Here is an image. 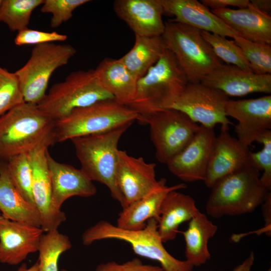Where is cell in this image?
Listing matches in <instances>:
<instances>
[{"label": "cell", "instance_id": "cell-31", "mask_svg": "<svg viewBox=\"0 0 271 271\" xmlns=\"http://www.w3.org/2000/svg\"><path fill=\"white\" fill-rule=\"evenodd\" d=\"M6 165L18 191L27 201L35 206L32 192L33 170L29 153L11 157L8 159Z\"/></svg>", "mask_w": 271, "mask_h": 271}, {"label": "cell", "instance_id": "cell-29", "mask_svg": "<svg viewBox=\"0 0 271 271\" xmlns=\"http://www.w3.org/2000/svg\"><path fill=\"white\" fill-rule=\"evenodd\" d=\"M42 235L38 249V271H58L60 255L72 247L69 237L57 229Z\"/></svg>", "mask_w": 271, "mask_h": 271}, {"label": "cell", "instance_id": "cell-2", "mask_svg": "<svg viewBox=\"0 0 271 271\" xmlns=\"http://www.w3.org/2000/svg\"><path fill=\"white\" fill-rule=\"evenodd\" d=\"M188 83L174 55L167 49L160 60L137 81L132 101L127 105L139 114L137 120L170 108Z\"/></svg>", "mask_w": 271, "mask_h": 271}, {"label": "cell", "instance_id": "cell-46", "mask_svg": "<svg viewBox=\"0 0 271 271\" xmlns=\"http://www.w3.org/2000/svg\"><path fill=\"white\" fill-rule=\"evenodd\" d=\"M2 0H0V5H1V4L2 3Z\"/></svg>", "mask_w": 271, "mask_h": 271}, {"label": "cell", "instance_id": "cell-9", "mask_svg": "<svg viewBox=\"0 0 271 271\" xmlns=\"http://www.w3.org/2000/svg\"><path fill=\"white\" fill-rule=\"evenodd\" d=\"M76 53V49L69 44L47 43L36 45L27 63L15 72L25 101L38 104L46 94L53 73L66 65Z\"/></svg>", "mask_w": 271, "mask_h": 271}, {"label": "cell", "instance_id": "cell-43", "mask_svg": "<svg viewBox=\"0 0 271 271\" xmlns=\"http://www.w3.org/2000/svg\"><path fill=\"white\" fill-rule=\"evenodd\" d=\"M39 263L37 261L30 267L26 263H23L16 271H38Z\"/></svg>", "mask_w": 271, "mask_h": 271}, {"label": "cell", "instance_id": "cell-19", "mask_svg": "<svg viewBox=\"0 0 271 271\" xmlns=\"http://www.w3.org/2000/svg\"><path fill=\"white\" fill-rule=\"evenodd\" d=\"M113 10L135 35L159 36L164 33V12L161 0H116Z\"/></svg>", "mask_w": 271, "mask_h": 271}, {"label": "cell", "instance_id": "cell-5", "mask_svg": "<svg viewBox=\"0 0 271 271\" xmlns=\"http://www.w3.org/2000/svg\"><path fill=\"white\" fill-rule=\"evenodd\" d=\"M129 126L106 132L74 138L80 169L92 181L105 185L111 196L123 208L124 201L115 181L118 142Z\"/></svg>", "mask_w": 271, "mask_h": 271}, {"label": "cell", "instance_id": "cell-26", "mask_svg": "<svg viewBox=\"0 0 271 271\" xmlns=\"http://www.w3.org/2000/svg\"><path fill=\"white\" fill-rule=\"evenodd\" d=\"M199 210L190 195L174 190L165 197L160 210L158 230L163 242L174 240L179 226L189 221Z\"/></svg>", "mask_w": 271, "mask_h": 271}, {"label": "cell", "instance_id": "cell-4", "mask_svg": "<svg viewBox=\"0 0 271 271\" xmlns=\"http://www.w3.org/2000/svg\"><path fill=\"white\" fill-rule=\"evenodd\" d=\"M158 223L151 218L144 228L128 230L100 220L84 231L82 242L89 246L103 239L123 241L129 244L136 254L159 262L164 271H191L194 266L189 262L177 259L167 251L158 232Z\"/></svg>", "mask_w": 271, "mask_h": 271}, {"label": "cell", "instance_id": "cell-23", "mask_svg": "<svg viewBox=\"0 0 271 271\" xmlns=\"http://www.w3.org/2000/svg\"><path fill=\"white\" fill-rule=\"evenodd\" d=\"M186 187L184 183L166 185L129 204L119 213L116 226L124 229L139 230L144 228L151 218L156 219L158 222L161 207L167 194Z\"/></svg>", "mask_w": 271, "mask_h": 271}, {"label": "cell", "instance_id": "cell-20", "mask_svg": "<svg viewBox=\"0 0 271 271\" xmlns=\"http://www.w3.org/2000/svg\"><path fill=\"white\" fill-rule=\"evenodd\" d=\"M161 2L164 14L175 17L170 20L171 21L233 39L240 36L208 8L197 0H161Z\"/></svg>", "mask_w": 271, "mask_h": 271}, {"label": "cell", "instance_id": "cell-38", "mask_svg": "<svg viewBox=\"0 0 271 271\" xmlns=\"http://www.w3.org/2000/svg\"><path fill=\"white\" fill-rule=\"evenodd\" d=\"M95 271H164L158 266L143 263L140 259L133 258L123 263L112 261L98 264Z\"/></svg>", "mask_w": 271, "mask_h": 271}, {"label": "cell", "instance_id": "cell-21", "mask_svg": "<svg viewBox=\"0 0 271 271\" xmlns=\"http://www.w3.org/2000/svg\"><path fill=\"white\" fill-rule=\"evenodd\" d=\"M48 168L51 180L52 196L57 206L73 196L90 197L97 192L95 185L80 169L61 163L47 152Z\"/></svg>", "mask_w": 271, "mask_h": 271}, {"label": "cell", "instance_id": "cell-22", "mask_svg": "<svg viewBox=\"0 0 271 271\" xmlns=\"http://www.w3.org/2000/svg\"><path fill=\"white\" fill-rule=\"evenodd\" d=\"M212 12L247 40L271 44V17L253 7L213 10Z\"/></svg>", "mask_w": 271, "mask_h": 271}, {"label": "cell", "instance_id": "cell-25", "mask_svg": "<svg viewBox=\"0 0 271 271\" xmlns=\"http://www.w3.org/2000/svg\"><path fill=\"white\" fill-rule=\"evenodd\" d=\"M94 70L100 84L116 102L127 106L132 101L138 80L119 58H105Z\"/></svg>", "mask_w": 271, "mask_h": 271}, {"label": "cell", "instance_id": "cell-11", "mask_svg": "<svg viewBox=\"0 0 271 271\" xmlns=\"http://www.w3.org/2000/svg\"><path fill=\"white\" fill-rule=\"evenodd\" d=\"M229 97L222 91L201 82H188L170 108L180 110L195 122L214 128L216 124L228 130L232 124L226 115L225 104Z\"/></svg>", "mask_w": 271, "mask_h": 271}, {"label": "cell", "instance_id": "cell-41", "mask_svg": "<svg viewBox=\"0 0 271 271\" xmlns=\"http://www.w3.org/2000/svg\"><path fill=\"white\" fill-rule=\"evenodd\" d=\"M251 5L257 10L268 14L271 10L270 0H252Z\"/></svg>", "mask_w": 271, "mask_h": 271}, {"label": "cell", "instance_id": "cell-30", "mask_svg": "<svg viewBox=\"0 0 271 271\" xmlns=\"http://www.w3.org/2000/svg\"><path fill=\"white\" fill-rule=\"evenodd\" d=\"M44 0H2L0 5V22L11 31L20 32L27 28L33 11Z\"/></svg>", "mask_w": 271, "mask_h": 271}, {"label": "cell", "instance_id": "cell-3", "mask_svg": "<svg viewBox=\"0 0 271 271\" xmlns=\"http://www.w3.org/2000/svg\"><path fill=\"white\" fill-rule=\"evenodd\" d=\"M259 178V172L249 164L218 181L211 188L207 214L219 218L253 212L269 192Z\"/></svg>", "mask_w": 271, "mask_h": 271}, {"label": "cell", "instance_id": "cell-34", "mask_svg": "<svg viewBox=\"0 0 271 271\" xmlns=\"http://www.w3.org/2000/svg\"><path fill=\"white\" fill-rule=\"evenodd\" d=\"M25 102L15 73L0 66V116Z\"/></svg>", "mask_w": 271, "mask_h": 271}, {"label": "cell", "instance_id": "cell-18", "mask_svg": "<svg viewBox=\"0 0 271 271\" xmlns=\"http://www.w3.org/2000/svg\"><path fill=\"white\" fill-rule=\"evenodd\" d=\"M249 147L227 130L220 128L216 137L204 182L211 188L219 180L248 165Z\"/></svg>", "mask_w": 271, "mask_h": 271}, {"label": "cell", "instance_id": "cell-14", "mask_svg": "<svg viewBox=\"0 0 271 271\" xmlns=\"http://www.w3.org/2000/svg\"><path fill=\"white\" fill-rule=\"evenodd\" d=\"M216 136L213 128L200 125L189 144L166 164L183 181H204Z\"/></svg>", "mask_w": 271, "mask_h": 271}, {"label": "cell", "instance_id": "cell-13", "mask_svg": "<svg viewBox=\"0 0 271 271\" xmlns=\"http://www.w3.org/2000/svg\"><path fill=\"white\" fill-rule=\"evenodd\" d=\"M225 111L238 121L234 131L237 139L249 147L265 131L271 129V95L256 98L228 100Z\"/></svg>", "mask_w": 271, "mask_h": 271}, {"label": "cell", "instance_id": "cell-37", "mask_svg": "<svg viewBox=\"0 0 271 271\" xmlns=\"http://www.w3.org/2000/svg\"><path fill=\"white\" fill-rule=\"evenodd\" d=\"M67 39V35L56 32H47L27 28L18 32L14 42L17 46L31 44L37 45L54 42H63Z\"/></svg>", "mask_w": 271, "mask_h": 271}, {"label": "cell", "instance_id": "cell-44", "mask_svg": "<svg viewBox=\"0 0 271 271\" xmlns=\"http://www.w3.org/2000/svg\"><path fill=\"white\" fill-rule=\"evenodd\" d=\"M61 271H68L65 269H63L62 270H61Z\"/></svg>", "mask_w": 271, "mask_h": 271}, {"label": "cell", "instance_id": "cell-8", "mask_svg": "<svg viewBox=\"0 0 271 271\" xmlns=\"http://www.w3.org/2000/svg\"><path fill=\"white\" fill-rule=\"evenodd\" d=\"M108 99L113 98L100 84L94 70H78L53 85L37 105L56 121L75 109Z\"/></svg>", "mask_w": 271, "mask_h": 271}, {"label": "cell", "instance_id": "cell-39", "mask_svg": "<svg viewBox=\"0 0 271 271\" xmlns=\"http://www.w3.org/2000/svg\"><path fill=\"white\" fill-rule=\"evenodd\" d=\"M201 3L207 8H212V10L225 9L229 6L243 9L250 5L248 0H202Z\"/></svg>", "mask_w": 271, "mask_h": 271}, {"label": "cell", "instance_id": "cell-28", "mask_svg": "<svg viewBox=\"0 0 271 271\" xmlns=\"http://www.w3.org/2000/svg\"><path fill=\"white\" fill-rule=\"evenodd\" d=\"M217 226L199 211L189 221L187 229L182 232L186 243V260L193 266L205 263L210 258L209 240L216 234Z\"/></svg>", "mask_w": 271, "mask_h": 271}, {"label": "cell", "instance_id": "cell-47", "mask_svg": "<svg viewBox=\"0 0 271 271\" xmlns=\"http://www.w3.org/2000/svg\"><path fill=\"white\" fill-rule=\"evenodd\" d=\"M1 215V214H0Z\"/></svg>", "mask_w": 271, "mask_h": 271}, {"label": "cell", "instance_id": "cell-33", "mask_svg": "<svg viewBox=\"0 0 271 271\" xmlns=\"http://www.w3.org/2000/svg\"><path fill=\"white\" fill-rule=\"evenodd\" d=\"M233 39L242 50L253 72L257 74H271L270 45L252 42L240 36Z\"/></svg>", "mask_w": 271, "mask_h": 271}, {"label": "cell", "instance_id": "cell-6", "mask_svg": "<svg viewBox=\"0 0 271 271\" xmlns=\"http://www.w3.org/2000/svg\"><path fill=\"white\" fill-rule=\"evenodd\" d=\"M139 114L114 99H104L75 109L66 116L55 121L56 141L106 132L130 126Z\"/></svg>", "mask_w": 271, "mask_h": 271}, {"label": "cell", "instance_id": "cell-17", "mask_svg": "<svg viewBox=\"0 0 271 271\" xmlns=\"http://www.w3.org/2000/svg\"><path fill=\"white\" fill-rule=\"evenodd\" d=\"M44 231L0 215V262L17 265L38 251Z\"/></svg>", "mask_w": 271, "mask_h": 271}, {"label": "cell", "instance_id": "cell-7", "mask_svg": "<svg viewBox=\"0 0 271 271\" xmlns=\"http://www.w3.org/2000/svg\"><path fill=\"white\" fill-rule=\"evenodd\" d=\"M162 37L185 72L188 82H200L202 79L222 64L201 30L169 20L165 22Z\"/></svg>", "mask_w": 271, "mask_h": 271}, {"label": "cell", "instance_id": "cell-12", "mask_svg": "<svg viewBox=\"0 0 271 271\" xmlns=\"http://www.w3.org/2000/svg\"><path fill=\"white\" fill-rule=\"evenodd\" d=\"M117 156L115 181L124 201L122 208L166 185L165 178L157 180L155 163L131 156L125 151L118 150Z\"/></svg>", "mask_w": 271, "mask_h": 271}, {"label": "cell", "instance_id": "cell-27", "mask_svg": "<svg viewBox=\"0 0 271 271\" xmlns=\"http://www.w3.org/2000/svg\"><path fill=\"white\" fill-rule=\"evenodd\" d=\"M167 49L162 36L135 35L133 47L119 59L138 80L157 63Z\"/></svg>", "mask_w": 271, "mask_h": 271}, {"label": "cell", "instance_id": "cell-32", "mask_svg": "<svg viewBox=\"0 0 271 271\" xmlns=\"http://www.w3.org/2000/svg\"><path fill=\"white\" fill-rule=\"evenodd\" d=\"M203 38L210 44L218 58L227 64L233 65L244 70L252 72L241 48L234 41L225 37L204 31H201Z\"/></svg>", "mask_w": 271, "mask_h": 271}, {"label": "cell", "instance_id": "cell-10", "mask_svg": "<svg viewBox=\"0 0 271 271\" xmlns=\"http://www.w3.org/2000/svg\"><path fill=\"white\" fill-rule=\"evenodd\" d=\"M140 123L149 125L156 157L165 164L189 144L200 127L186 114L173 108L152 113Z\"/></svg>", "mask_w": 271, "mask_h": 271}, {"label": "cell", "instance_id": "cell-42", "mask_svg": "<svg viewBox=\"0 0 271 271\" xmlns=\"http://www.w3.org/2000/svg\"><path fill=\"white\" fill-rule=\"evenodd\" d=\"M254 261L253 252H251L243 262L235 267L233 271H250Z\"/></svg>", "mask_w": 271, "mask_h": 271}, {"label": "cell", "instance_id": "cell-24", "mask_svg": "<svg viewBox=\"0 0 271 271\" xmlns=\"http://www.w3.org/2000/svg\"><path fill=\"white\" fill-rule=\"evenodd\" d=\"M0 212L8 219L41 227L36 207L20 193L10 177L6 163H3L0 164Z\"/></svg>", "mask_w": 271, "mask_h": 271}, {"label": "cell", "instance_id": "cell-1", "mask_svg": "<svg viewBox=\"0 0 271 271\" xmlns=\"http://www.w3.org/2000/svg\"><path fill=\"white\" fill-rule=\"evenodd\" d=\"M55 121L37 104L24 102L0 116V157L9 159L56 141Z\"/></svg>", "mask_w": 271, "mask_h": 271}, {"label": "cell", "instance_id": "cell-45", "mask_svg": "<svg viewBox=\"0 0 271 271\" xmlns=\"http://www.w3.org/2000/svg\"><path fill=\"white\" fill-rule=\"evenodd\" d=\"M267 271H271L270 268L268 269Z\"/></svg>", "mask_w": 271, "mask_h": 271}, {"label": "cell", "instance_id": "cell-16", "mask_svg": "<svg viewBox=\"0 0 271 271\" xmlns=\"http://www.w3.org/2000/svg\"><path fill=\"white\" fill-rule=\"evenodd\" d=\"M200 82L222 91L228 97L253 92L271 93V74H257L233 65L221 64Z\"/></svg>", "mask_w": 271, "mask_h": 271}, {"label": "cell", "instance_id": "cell-40", "mask_svg": "<svg viewBox=\"0 0 271 271\" xmlns=\"http://www.w3.org/2000/svg\"><path fill=\"white\" fill-rule=\"evenodd\" d=\"M262 212L265 221V230L268 235H270V222H271V193L268 192L266 198L261 204Z\"/></svg>", "mask_w": 271, "mask_h": 271}, {"label": "cell", "instance_id": "cell-35", "mask_svg": "<svg viewBox=\"0 0 271 271\" xmlns=\"http://www.w3.org/2000/svg\"><path fill=\"white\" fill-rule=\"evenodd\" d=\"M256 142L262 144L263 148L257 152L250 151L248 161L250 166L258 171H262L260 177L262 184L268 190L271 189V130L262 133Z\"/></svg>", "mask_w": 271, "mask_h": 271}, {"label": "cell", "instance_id": "cell-15", "mask_svg": "<svg viewBox=\"0 0 271 271\" xmlns=\"http://www.w3.org/2000/svg\"><path fill=\"white\" fill-rule=\"evenodd\" d=\"M48 149L42 147L29 153L33 170V199L40 216L41 228L45 232L57 229L66 220L65 213L53 199L47 164Z\"/></svg>", "mask_w": 271, "mask_h": 271}, {"label": "cell", "instance_id": "cell-36", "mask_svg": "<svg viewBox=\"0 0 271 271\" xmlns=\"http://www.w3.org/2000/svg\"><path fill=\"white\" fill-rule=\"evenodd\" d=\"M89 2V0H45L41 11L52 14L50 25L52 28H56L70 19L76 8Z\"/></svg>", "mask_w": 271, "mask_h": 271}]
</instances>
